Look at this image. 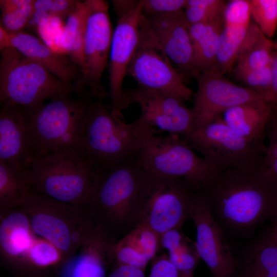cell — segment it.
I'll return each mask as SVG.
<instances>
[{"label":"cell","mask_w":277,"mask_h":277,"mask_svg":"<svg viewBox=\"0 0 277 277\" xmlns=\"http://www.w3.org/2000/svg\"><path fill=\"white\" fill-rule=\"evenodd\" d=\"M228 240H249L277 215V183L262 161L215 173L200 191Z\"/></svg>","instance_id":"1"},{"label":"cell","mask_w":277,"mask_h":277,"mask_svg":"<svg viewBox=\"0 0 277 277\" xmlns=\"http://www.w3.org/2000/svg\"><path fill=\"white\" fill-rule=\"evenodd\" d=\"M98 175L77 145L35 160L26 173L31 191L85 209Z\"/></svg>","instance_id":"2"},{"label":"cell","mask_w":277,"mask_h":277,"mask_svg":"<svg viewBox=\"0 0 277 277\" xmlns=\"http://www.w3.org/2000/svg\"><path fill=\"white\" fill-rule=\"evenodd\" d=\"M135 123L139 147L134 159L142 171L183 180L195 191H201L215 173L184 137L158 135L157 131L137 119Z\"/></svg>","instance_id":"3"},{"label":"cell","mask_w":277,"mask_h":277,"mask_svg":"<svg viewBox=\"0 0 277 277\" xmlns=\"http://www.w3.org/2000/svg\"><path fill=\"white\" fill-rule=\"evenodd\" d=\"M141 178L133 157L95 180L86 209L95 222L115 238L135 226Z\"/></svg>","instance_id":"4"},{"label":"cell","mask_w":277,"mask_h":277,"mask_svg":"<svg viewBox=\"0 0 277 277\" xmlns=\"http://www.w3.org/2000/svg\"><path fill=\"white\" fill-rule=\"evenodd\" d=\"M73 93L77 94L74 85L61 80L13 47L1 51V105L19 106L32 112L47 100Z\"/></svg>","instance_id":"5"},{"label":"cell","mask_w":277,"mask_h":277,"mask_svg":"<svg viewBox=\"0 0 277 277\" xmlns=\"http://www.w3.org/2000/svg\"><path fill=\"white\" fill-rule=\"evenodd\" d=\"M78 146L96 172L104 173L136 154L139 140L135 123L114 117L94 100L87 112Z\"/></svg>","instance_id":"6"},{"label":"cell","mask_w":277,"mask_h":277,"mask_svg":"<svg viewBox=\"0 0 277 277\" xmlns=\"http://www.w3.org/2000/svg\"><path fill=\"white\" fill-rule=\"evenodd\" d=\"M20 208L35 235L57 248L64 261L76 253L96 224L86 209L31 191Z\"/></svg>","instance_id":"7"},{"label":"cell","mask_w":277,"mask_h":277,"mask_svg":"<svg viewBox=\"0 0 277 277\" xmlns=\"http://www.w3.org/2000/svg\"><path fill=\"white\" fill-rule=\"evenodd\" d=\"M141 173L135 226L145 225L160 238L169 230L181 229L184 222L190 219L196 191L183 180Z\"/></svg>","instance_id":"8"},{"label":"cell","mask_w":277,"mask_h":277,"mask_svg":"<svg viewBox=\"0 0 277 277\" xmlns=\"http://www.w3.org/2000/svg\"><path fill=\"white\" fill-rule=\"evenodd\" d=\"M94 100L67 94L30 112L35 161L62 148L78 146L87 112Z\"/></svg>","instance_id":"9"},{"label":"cell","mask_w":277,"mask_h":277,"mask_svg":"<svg viewBox=\"0 0 277 277\" xmlns=\"http://www.w3.org/2000/svg\"><path fill=\"white\" fill-rule=\"evenodd\" d=\"M184 138L215 173L259 163L266 150L265 144L238 134L220 117Z\"/></svg>","instance_id":"10"},{"label":"cell","mask_w":277,"mask_h":277,"mask_svg":"<svg viewBox=\"0 0 277 277\" xmlns=\"http://www.w3.org/2000/svg\"><path fill=\"white\" fill-rule=\"evenodd\" d=\"M87 15L84 39V64L76 87L80 93H89L96 100L108 96L102 83L103 74L109 66L113 36L107 1H85Z\"/></svg>","instance_id":"11"},{"label":"cell","mask_w":277,"mask_h":277,"mask_svg":"<svg viewBox=\"0 0 277 277\" xmlns=\"http://www.w3.org/2000/svg\"><path fill=\"white\" fill-rule=\"evenodd\" d=\"M138 26V47L158 51L173 63L184 76H193L190 25L184 11L155 15L142 13Z\"/></svg>","instance_id":"12"},{"label":"cell","mask_w":277,"mask_h":277,"mask_svg":"<svg viewBox=\"0 0 277 277\" xmlns=\"http://www.w3.org/2000/svg\"><path fill=\"white\" fill-rule=\"evenodd\" d=\"M223 75L214 70L194 75L197 82L192 109L194 130L205 127L232 107L263 100L270 102L265 95L234 84Z\"/></svg>","instance_id":"13"},{"label":"cell","mask_w":277,"mask_h":277,"mask_svg":"<svg viewBox=\"0 0 277 277\" xmlns=\"http://www.w3.org/2000/svg\"><path fill=\"white\" fill-rule=\"evenodd\" d=\"M143 0L124 17L117 20L113 31L109 63V91L111 113L124 120L122 111L129 104L123 88L128 67L139 46V19L142 13Z\"/></svg>","instance_id":"14"},{"label":"cell","mask_w":277,"mask_h":277,"mask_svg":"<svg viewBox=\"0 0 277 277\" xmlns=\"http://www.w3.org/2000/svg\"><path fill=\"white\" fill-rule=\"evenodd\" d=\"M128 102L139 105L141 113L138 120L159 132L186 135L193 128V114L182 98L156 90L138 86L125 89Z\"/></svg>","instance_id":"15"},{"label":"cell","mask_w":277,"mask_h":277,"mask_svg":"<svg viewBox=\"0 0 277 277\" xmlns=\"http://www.w3.org/2000/svg\"><path fill=\"white\" fill-rule=\"evenodd\" d=\"M190 214L196 228L198 252L212 277H232L238 260L200 191L194 193Z\"/></svg>","instance_id":"16"},{"label":"cell","mask_w":277,"mask_h":277,"mask_svg":"<svg viewBox=\"0 0 277 277\" xmlns=\"http://www.w3.org/2000/svg\"><path fill=\"white\" fill-rule=\"evenodd\" d=\"M1 106L0 160L26 174L35 160L30 111L16 105Z\"/></svg>","instance_id":"17"},{"label":"cell","mask_w":277,"mask_h":277,"mask_svg":"<svg viewBox=\"0 0 277 277\" xmlns=\"http://www.w3.org/2000/svg\"><path fill=\"white\" fill-rule=\"evenodd\" d=\"M138 86L165 92L185 101L190 100L193 91L185 84L184 75L171 61L158 51L138 47L127 70Z\"/></svg>","instance_id":"18"},{"label":"cell","mask_w":277,"mask_h":277,"mask_svg":"<svg viewBox=\"0 0 277 277\" xmlns=\"http://www.w3.org/2000/svg\"><path fill=\"white\" fill-rule=\"evenodd\" d=\"M117 242L96 224L76 253L56 269L57 277H107L114 262Z\"/></svg>","instance_id":"19"},{"label":"cell","mask_w":277,"mask_h":277,"mask_svg":"<svg viewBox=\"0 0 277 277\" xmlns=\"http://www.w3.org/2000/svg\"><path fill=\"white\" fill-rule=\"evenodd\" d=\"M248 0L227 3L213 70L224 75L232 66L251 23Z\"/></svg>","instance_id":"20"},{"label":"cell","mask_w":277,"mask_h":277,"mask_svg":"<svg viewBox=\"0 0 277 277\" xmlns=\"http://www.w3.org/2000/svg\"><path fill=\"white\" fill-rule=\"evenodd\" d=\"M37 237L23 209H0V248L6 263L22 270L28 252Z\"/></svg>","instance_id":"21"},{"label":"cell","mask_w":277,"mask_h":277,"mask_svg":"<svg viewBox=\"0 0 277 277\" xmlns=\"http://www.w3.org/2000/svg\"><path fill=\"white\" fill-rule=\"evenodd\" d=\"M10 47L47 68L61 80L75 85L81 71L67 54L55 51L42 39L24 31L10 33Z\"/></svg>","instance_id":"22"},{"label":"cell","mask_w":277,"mask_h":277,"mask_svg":"<svg viewBox=\"0 0 277 277\" xmlns=\"http://www.w3.org/2000/svg\"><path fill=\"white\" fill-rule=\"evenodd\" d=\"M273 111L270 102L263 100L232 107L219 117L238 134L265 144L266 128Z\"/></svg>","instance_id":"23"},{"label":"cell","mask_w":277,"mask_h":277,"mask_svg":"<svg viewBox=\"0 0 277 277\" xmlns=\"http://www.w3.org/2000/svg\"><path fill=\"white\" fill-rule=\"evenodd\" d=\"M160 247L159 236L146 225L138 224L117 242L113 264L134 267L145 272Z\"/></svg>","instance_id":"24"},{"label":"cell","mask_w":277,"mask_h":277,"mask_svg":"<svg viewBox=\"0 0 277 277\" xmlns=\"http://www.w3.org/2000/svg\"><path fill=\"white\" fill-rule=\"evenodd\" d=\"M223 25V16L211 22L190 25L193 76L213 70Z\"/></svg>","instance_id":"25"},{"label":"cell","mask_w":277,"mask_h":277,"mask_svg":"<svg viewBox=\"0 0 277 277\" xmlns=\"http://www.w3.org/2000/svg\"><path fill=\"white\" fill-rule=\"evenodd\" d=\"M273 41L251 22L238 52L234 71L251 70L269 65Z\"/></svg>","instance_id":"26"},{"label":"cell","mask_w":277,"mask_h":277,"mask_svg":"<svg viewBox=\"0 0 277 277\" xmlns=\"http://www.w3.org/2000/svg\"><path fill=\"white\" fill-rule=\"evenodd\" d=\"M160 239V246L168 251L169 260L180 274H194L201 259L196 243L178 229L167 231Z\"/></svg>","instance_id":"27"},{"label":"cell","mask_w":277,"mask_h":277,"mask_svg":"<svg viewBox=\"0 0 277 277\" xmlns=\"http://www.w3.org/2000/svg\"><path fill=\"white\" fill-rule=\"evenodd\" d=\"M87 15L85 1H78L64 24L59 41L62 52L70 56L81 71L84 64L83 45Z\"/></svg>","instance_id":"28"},{"label":"cell","mask_w":277,"mask_h":277,"mask_svg":"<svg viewBox=\"0 0 277 277\" xmlns=\"http://www.w3.org/2000/svg\"><path fill=\"white\" fill-rule=\"evenodd\" d=\"M30 192L26 174L0 160V209L20 207Z\"/></svg>","instance_id":"29"},{"label":"cell","mask_w":277,"mask_h":277,"mask_svg":"<svg viewBox=\"0 0 277 277\" xmlns=\"http://www.w3.org/2000/svg\"><path fill=\"white\" fill-rule=\"evenodd\" d=\"M64 262L63 255L57 248L38 236L28 252L22 270H44L51 267L56 270Z\"/></svg>","instance_id":"30"},{"label":"cell","mask_w":277,"mask_h":277,"mask_svg":"<svg viewBox=\"0 0 277 277\" xmlns=\"http://www.w3.org/2000/svg\"><path fill=\"white\" fill-rule=\"evenodd\" d=\"M34 0H1L0 26L9 33L23 31L34 12Z\"/></svg>","instance_id":"31"},{"label":"cell","mask_w":277,"mask_h":277,"mask_svg":"<svg viewBox=\"0 0 277 277\" xmlns=\"http://www.w3.org/2000/svg\"><path fill=\"white\" fill-rule=\"evenodd\" d=\"M78 1L75 0H34V12L28 23L37 28L50 18H57L63 22L76 7Z\"/></svg>","instance_id":"32"},{"label":"cell","mask_w":277,"mask_h":277,"mask_svg":"<svg viewBox=\"0 0 277 277\" xmlns=\"http://www.w3.org/2000/svg\"><path fill=\"white\" fill-rule=\"evenodd\" d=\"M226 4L223 0H187L184 12L190 25L209 22L223 16Z\"/></svg>","instance_id":"33"},{"label":"cell","mask_w":277,"mask_h":277,"mask_svg":"<svg viewBox=\"0 0 277 277\" xmlns=\"http://www.w3.org/2000/svg\"><path fill=\"white\" fill-rule=\"evenodd\" d=\"M251 18L269 38L277 29V0H248Z\"/></svg>","instance_id":"34"},{"label":"cell","mask_w":277,"mask_h":277,"mask_svg":"<svg viewBox=\"0 0 277 277\" xmlns=\"http://www.w3.org/2000/svg\"><path fill=\"white\" fill-rule=\"evenodd\" d=\"M234 74L239 80L246 85V87L265 95L269 98L271 103L272 89L271 64L258 69L234 71Z\"/></svg>","instance_id":"35"},{"label":"cell","mask_w":277,"mask_h":277,"mask_svg":"<svg viewBox=\"0 0 277 277\" xmlns=\"http://www.w3.org/2000/svg\"><path fill=\"white\" fill-rule=\"evenodd\" d=\"M266 133L268 144L262 163L268 174L277 183V111H273Z\"/></svg>","instance_id":"36"},{"label":"cell","mask_w":277,"mask_h":277,"mask_svg":"<svg viewBox=\"0 0 277 277\" xmlns=\"http://www.w3.org/2000/svg\"><path fill=\"white\" fill-rule=\"evenodd\" d=\"M187 0H143L142 13L165 14L184 11Z\"/></svg>","instance_id":"37"},{"label":"cell","mask_w":277,"mask_h":277,"mask_svg":"<svg viewBox=\"0 0 277 277\" xmlns=\"http://www.w3.org/2000/svg\"><path fill=\"white\" fill-rule=\"evenodd\" d=\"M180 273L170 261L168 255L155 256L152 260L151 268L148 277H179Z\"/></svg>","instance_id":"38"},{"label":"cell","mask_w":277,"mask_h":277,"mask_svg":"<svg viewBox=\"0 0 277 277\" xmlns=\"http://www.w3.org/2000/svg\"><path fill=\"white\" fill-rule=\"evenodd\" d=\"M271 70L272 74L271 104L273 110L277 111V37L273 41V47L271 54Z\"/></svg>","instance_id":"39"},{"label":"cell","mask_w":277,"mask_h":277,"mask_svg":"<svg viewBox=\"0 0 277 277\" xmlns=\"http://www.w3.org/2000/svg\"><path fill=\"white\" fill-rule=\"evenodd\" d=\"M107 277H145L144 271L139 268L113 264Z\"/></svg>","instance_id":"40"},{"label":"cell","mask_w":277,"mask_h":277,"mask_svg":"<svg viewBox=\"0 0 277 277\" xmlns=\"http://www.w3.org/2000/svg\"><path fill=\"white\" fill-rule=\"evenodd\" d=\"M137 0H113L112 4L115 12L117 20L127 15L139 4Z\"/></svg>","instance_id":"41"},{"label":"cell","mask_w":277,"mask_h":277,"mask_svg":"<svg viewBox=\"0 0 277 277\" xmlns=\"http://www.w3.org/2000/svg\"><path fill=\"white\" fill-rule=\"evenodd\" d=\"M10 47V33L0 26V49Z\"/></svg>","instance_id":"42"},{"label":"cell","mask_w":277,"mask_h":277,"mask_svg":"<svg viewBox=\"0 0 277 277\" xmlns=\"http://www.w3.org/2000/svg\"><path fill=\"white\" fill-rule=\"evenodd\" d=\"M271 222V225L268 228L277 242V215Z\"/></svg>","instance_id":"43"},{"label":"cell","mask_w":277,"mask_h":277,"mask_svg":"<svg viewBox=\"0 0 277 277\" xmlns=\"http://www.w3.org/2000/svg\"><path fill=\"white\" fill-rule=\"evenodd\" d=\"M179 277H194V274H180V276Z\"/></svg>","instance_id":"44"}]
</instances>
